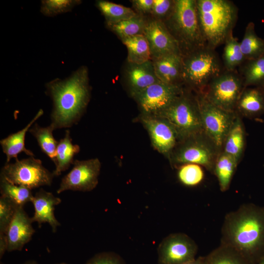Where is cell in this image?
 <instances>
[{
    "label": "cell",
    "instance_id": "cell-1",
    "mask_svg": "<svg viewBox=\"0 0 264 264\" xmlns=\"http://www.w3.org/2000/svg\"><path fill=\"white\" fill-rule=\"evenodd\" d=\"M53 101L50 125L54 130L76 124L90 99L88 68L82 66L65 79L56 78L46 84Z\"/></svg>",
    "mask_w": 264,
    "mask_h": 264
},
{
    "label": "cell",
    "instance_id": "cell-2",
    "mask_svg": "<svg viewBox=\"0 0 264 264\" xmlns=\"http://www.w3.org/2000/svg\"><path fill=\"white\" fill-rule=\"evenodd\" d=\"M220 244L252 263L254 255L264 244V213L243 204L227 214L222 225Z\"/></svg>",
    "mask_w": 264,
    "mask_h": 264
},
{
    "label": "cell",
    "instance_id": "cell-3",
    "mask_svg": "<svg viewBox=\"0 0 264 264\" xmlns=\"http://www.w3.org/2000/svg\"><path fill=\"white\" fill-rule=\"evenodd\" d=\"M200 26L206 45L215 48L233 33L238 9L228 0H196Z\"/></svg>",
    "mask_w": 264,
    "mask_h": 264
},
{
    "label": "cell",
    "instance_id": "cell-4",
    "mask_svg": "<svg viewBox=\"0 0 264 264\" xmlns=\"http://www.w3.org/2000/svg\"><path fill=\"white\" fill-rule=\"evenodd\" d=\"M164 23L177 41L182 55L207 46L196 0H175L173 11Z\"/></svg>",
    "mask_w": 264,
    "mask_h": 264
},
{
    "label": "cell",
    "instance_id": "cell-5",
    "mask_svg": "<svg viewBox=\"0 0 264 264\" xmlns=\"http://www.w3.org/2000/svg\"><path fill=\"white\" fill-rule=\"evenodd\" d=\"M181 79L196 93H201L215 77L224 70L215 51L207 46L182 55Z\"/></svg>",
    "mask_w": 264,
    "mask_h": 264
},
{
    "label": "cell",
    "instance_id": "cell-6",
    "mask_svg": "<svg viewBox=\"0 0 264 264\" xmlns=\"http://www.w3.org/2000/svg\"><path fill=\"white\" fill-rule=\"evenodd\" d=\"M154 115L165 119L172 125L179 141L203 132L197 96L184 89L170 106Z\"/></svg>",
    "mask_w": 264,
    "mask_h": 264
},
{
    "label": "cell",
    "instance_id": "cell-7",
    "mask_svg": "<svg viewBox=\"0 0 264 264\" xmlns=\"http://www.w3.org/2000/svg\"><path fill=\"white\" fill-rule=\"evenodd\" d=\"M220 153L202 132L179 141L169 156L171 162L175 165L196 164L213 172Z\"/></svg>",
    "mask_w": 264,
    "mask_h": 264
},
{
    "label": "cell",
    "instance_id": "cell-8",
    "mask_svg": "<svg viewBox=\"0 0 264 264\" xmlns=\"http://www.w3.org/2000/svg\"><path fill=\"white\" fill-rule=\"evenodd\" d=\"M0 176L15 184L31 190L51 185L54 176L53 173L44 167L40 159L34 156L21 160L17 158L14 163H5Z\"/></svg>",
    "mask_w": 264,
    "mask_h": 264
},
{
    "label": "cell",
    "instance_id": "cell-9",
    "mask_svg": "<svg viewBox=\"0 0 264 264\" xmlns=\"http://www.w3.org/2000/svg\"><path fill=\"white\" fill-rule=\"evenodd\" d=\"M244 88L242 77L236 70H224L213 79L202 92L215 106L229 112H235L239 97Z\"/></svg>",
    "mask_w": 264,
    "mask_h": 264
},
{
    "label": "cell",
    "instance_id": "cell-10",
    "mask_svg": "<svg viewBox=\"0 0 264 264\" xmlns=\"http://www.w3.org/2000/svg\"><path fill=\"white\" fill-rule=\"evenodd\" d=\"M203 131L221 152L225 138L237 115L215 106L201 93H196Z\"/></svg>",
    "mask_w": 264,
    "mask_h": 264
},
{
    "label": "cell",
    "instance_id": "cell-11",
    "mask_svg": "<svg viewBox=\"0 0 264 264\" xmlns=\"http://www.w3.org/2000/svg\"><path fill=\"white\" fill-rule=\"evenodd\" d=\"M195 242L186 234L175 233L164 238L157 247L158 264H185L195 260Z\"/></svg>",
    "mask_w": 264,
    "mask_h": 264
},
{
    "label": "cell",
    "instance_id": "cell-12",
    "mask_svg": "<svg viewBox=\"0 0 264 264\" xmlns=\"http://www.w3.org/2000/svg\"><path fill=\"white\" fill-rule=\"evenodd\" d=\"M73 165L71 171L62 178L58 194L67 190L89 192L97 186L101 170L98 158L75 160Z\"/></svg>",
    "mask_w": 264,
    "mask_h": 264
},
{
    "label": "cell",
    "instance_id": "cell-13",
    "mask_svg": "<svg viewBox=\"0 0 264 264\" xmlns=\"http://www.w3.org/2000/svg\"><path fill=\"white\" fill-rule=\"evenodd\" d=\"M183 90L182 86L166 84L159 81L135 97L143 113L157 115L170 106Z\"/></svg>",
    "mask_w": 264,
    "mask_h": 264
},
{
    "label": "cell",
    "instance_id": "cell-14",
    "mask_svg": "<svg viewBox=\"0 0 264 264\" xmlns=\"http://www.w3.org/2000/svg\"><path fill=\"white\" fill-rule=\"evenodd\" d=\"M140 120L149 134L154 149L169 156L179 142L178 134L172 125L162 117L143 113Z\"/></svg>",
    "mask_w": 264,
    "mask_h": 264
},
{
    "label": "cell",
    "instance_id": "cell-15",
    "mask_svg": "<svg viewBox=\"0 0 264 264\" xmlns=\"http://www.w3.org/2000/svg\"><path fill=\"white\" fill-rule=\"evenodd\" d=\"M143 34L149 43L152 60L168 54H181L177 41L163 21L148 22Z\"/></svg>",
    "mask_w": 264,
    "mask_h": 264
},
{
    "label": "cell",
    "instance_id": "cell-16",
    "mask_svg": "<svg viewBox=\"0 0 264 264\" xmlns=\"http://www.w3.org/2000/svg\"><path fill=\"white\" fill-rule=\"evenodd\" d=\"M32 223L23 208L18 207L6 233L8 252L22 250L31 240L35 233Z\"/></svg>",
    "mask_w": 264,
    "mask_h": 264
},
{
    "label": "cell",
    "instance_id": "cell-17",
    "mask_svg": "<svg viewBox=\"0 0 264 264\" xmlns=\"http://www.w3.org/2000/svg\"><path fill=\"white\" fill-rule=\"evenodd\" d=\"M61 201L60 198L41 188L34 195L31 202L35 210L34 216L31 218L32 222H38L39 226L43 223H48L52 231L55 232L61 224L55 217V206Z\"/></svg>",
    "mask_w": 264,
    "mask_h": 264
},
{
    "label": "cell",
    "instance_id": "cell-18",
    "mask_svg": "<svg viewBox=\"0 0 264 264\" xmlns=\"http://www.w3.org/2000/svg\"><path fill=\"white\" fill-rule=\"evenodd\" d=\"M129 64L126 77L132 96L135 97L159 81L155 74L152 60L140 64Z\"/></svg>",
    "mask_w": 264,
    "mask_h": 264
},
{
    "label": "cell",
    "instance_id": "cell-19",
    "mask_svg": "<svg viewBox=\"0 0 264 264\" xmlns=\"http://www.w3.org/2000/svg\"><path fill=\"white\" fill-rule=\"evenodd\" d=\"M182 54L171 53L153 60L155 74L163 83L182 86Z\"/></svg>",
    "mask_w": 264,
    "mask_h": 264
},
{
    "label": "cell",
    "instance_id": "cell-20",
    "mask_svg": "<svg viewBox=\"0 0 264 264\" xmlns=\"http://www.w3.org/2000/svg\"><path fill=\"white\" fill-rule=\"evenodd\" d=\"M235 112L249 118L264 113V96L261 87L244 88L238 101Z\"/></svg>",
    "mask_w": 264,
    "mask_h": 264
},
{
    "label": "cell",
    "instance_id": "cell-21",
    "mask_svg": "<svg viewBox=\"0 0 264 264\" xmlns=\"http://www.w3.org/2000/svg\"><path fill=\"white\" fill-rule=\"evenodd\" d=\"M43 110H40L31 121L22 129L18 132L9 135L0 141L2 150L6 156V163L10 162L11 159H17L18 154L24 152L30 156H34V154L25 147V137L27 131L43 114Z\"/></svg>",
    "mask_w": 264,
    "mask_h": 264
},
{
    "label": "cell",
    "instance_id": "cell-22",
    "mask_svg": "<svg viewBox=\"0 0 264 264\" xmlns=\"http://www.w3.org/2000/svg\"><path fill=\"white\" fill-rule=\"evenodd\" d=\"M80 150L78 145L72 143L69 130H66L65 136L58 141L57 145L54 163L56 168L53 172L54 176H59L62 172L67 170L74 161V155Z\"/></svg>",
    "mask_w": 264,
    "mask_h": 264
},
{
    "label": "cell",
    "instance_id": "cell-23",
    "mask_svg": "<svg viewBox=\"0 0 264 264\" xmlns=\"http://www.w3.org/2000/svg\"><path fill=\"white\" fill-rule=\"evenodd\" d=\"M244 127L240 115L237 114L225 138L222 151L233 156L239 163L244 152Z\"/></svg>",
    "mask_w": 264,
    "mask_h": 264
},
{
    "label": "cell",
    "instance_id": "cell-24",
    "mask_svg": "<svg viewBox=\"0 0 264 264\" xmlns=\"http://www.w3.org/2000/svg\"><path fill=\"white\" fill-rule=\"evenodd\" d=\"M122 41L127 49L129 63L140 64L152 60L149 43L144 34L129 37Z\"/></svg>",
    "mask_w": 264,
    "mask_h": 264
},
{
    "label": "cell",
    "instance_id": "cell-25",
    "mask_svg": "<svg viewBox=\"0 0 264 264\" xmlns=\"http://www.w3.org/2000/svg\"><path fill=\"white\" fill-rule=\"evenodd\" d=\"M239 163L231 155L221 152L215 164L213 173L217 176L220 190L226 191L234 175Z\"/></svg>",
    "mask_w": 264,
    "mask_h": 264
},
{
    "label": "cell",
    "instance_id": "cell-26",
    "mask_svg": "<svg viewBox=\"0 0 264 264\" xmlns=\"http://www.w3.org/2000/svg\"><path fill=\"white\" fill-rule=\"evenodd\" d=\"M240 44L245 61L255 59L264 55V40L257 35L253 22L247 24Z\"/></svg>",
    "mask_w": 264,
    "mask_h": 264
},
{
    "label": "cell",
    "instance_id": "cell-27",
    "mask_svg": "<svg viewBox=\"0 0 264 264\" xmlns=\"http://www.w3.org/2000/svg\"><path fill=\"white\" fill-rule=\"evenodd\" d=\"M240 75L244 88L261 87L264 84V55L255 59L245 61L241 66Z\"/></svg>",
    "mask_w": 264,
    "mask_h": 264
},
{
    "label": "cell",
    "instance_id": "cell-28",
    "mask_svg": "<svg viewBox=\"0 0 264 264\" xmlns=\"http://www.w3.org/2000/svg\"><path fill=\"white\" fill-rule=\"evenodd\" d=\"M148 22L144 17L137 14L134 17L113 23H107L108 27L121 40L137 35L143 34Z\"/></svg>",
    "mask_w": 264,
    "mask_h": 264
},
{
    "label": "cell",
    "instance_id": "cell-29",
    "mask_svg": "<svg viewBox=\"0 0 264 264\" xmlns=\"http://www.w3.org/2000/svg\"><path fill=\"white\" fill-rule=\"evenodd\" d=\"M54 130L50 125L46 127H42L35 123L29 132L36 138L42 151L55 163L58 141L54 137Z\"/></svg>",
    "mask_w": 264,
    "mask_h": 264
},
{
    "label": "cell",
    "instance_id": "cell-30",
    "mask_svg": "<svg viewBox=\"0 0 264 264\" xmlns=\"http://www.w3.org/2000/svg\"><path fill=\"white\" fill-rule=\"evenodd\" d=\"M0 191L1 196L7 198L19 207H23L26 203L32 202L34 197L31 189L15 184L1 176L0 177Z\"/></svg>",
    "mask_w": 264,
    "mask_h": 264
},
{
    "label": "cell",
    "instance_id": "cell-31",
    "mask_svg": "<svg viewBox=\"0 0 264 264\" xmlns=\"http://www.w3.org/2000/svg\"><path fill=\"white\" fill-rule=\"evenodd\" d=\"M205 258V264H252L236 250L221 244Z\"/></svg>",
    "mask_w": 264,
    "mask_h": 264
},
{
    "label": "cell",
    "instance_id": "cell-32",
    "mask_svg": "<svg viewBox=\"0 0 264 264\" xmlns=\"http://www.w3.org/2000/svg\"><path fill=\"white\" fill-rule=\"evenodd\" d=\"M223 49L222 59L225 70L235 71L245 61L242 52L240 44L232 33L226 39Z\"/></svg>",
    "mask_w": 264,
    "mask_h": 264
},
{
    "label": "cell",
    "instance_id": "cell-33",
    "mask_svg": "<svg viewBox=\"0 0 264 264\" xmlns=\"http://www.w3.org/2000/svg\"><path fill=\"white\" fill-rule=\"evenodd\" d=\"M96 6L106 20L113 23L131 19L137 15L131 8L106 0H98Z\"/></svg>",
    "mask_w": 264,
    "mask_h": 264
},
{
    "label": "cell",
    "instance_id": "cell-34",
    "mask_svg": "<svg viewBox=\"0 0 264 264\" xmlns=\"http://www.w3.org/2000/svg\"><path fill=\"white\" fill-rule=\"evenodd\" d=\"M81 2L79 0H44L41 1V12L47 17L70 11Z\"/></svg>",
    "mask_w": 264,
    "mask_h": 264
},
{
    "label": "cell",
    "instance_id": "cell-35",
    "mask_svg": "<svg viewBox=\"0 0 264 264\" xmlns=\"http://www.w3.org/2000/svg\"><path fill=\"white\" fill-rule=\"evenodd\" d=\"M177 176L179 181L188 186H195L203 179L204 172L201 166L193 163L185 164L179 167Z\"/></svg>",
    "mask_w": 264,
    "mask_h": 264
},
{
    "label": "cell",
    "instance_id": "cell-36",
    "mask_svg": "<svg viewBox=\"0 0 264 264\" xmlns=\"http://www.w3.org/2000/svg\"><path fill=\"white\" fill-rule=\"evenodd\" d=\"M19 207L10 200L2 196L0 197V235L6 233L17 209Z\"/></svg>",
    "mask_w": 264,
    "mask_h": 264
},
{
    "label": "cell",
    "instance_id": "cell-37",
    "mask_svg": "<svg viewBox=\"0 0 264 264\" xmlns=\"http://www.w3.org/2000/svg\"><path fill=\"white\" fill-rule=\"evenodd\" d=\"M84 264H126V263L118 254L112 251H104L95 254Z\"/></svg>",
    "mask_w": 264,
    "mask_h": 264
},
{
    "label": "cell",
    "instance_id": "cell-38",
    "mask_svg": "<svg viewBox=\"0 0 264 264\" xmlns=\"http://www.w3.org/2000/svg\"><path fill=\"white\" fill-rule=\"evenodd\" d=\"M175 4V0H153V5L151 13L155 19L166 20L171 14Z\"/></svg>",
    "mask_w": 264,
    "mask_h": 264
},
{
    "label": "cell",
    "instance_id": "cell-39",
    "mask_svg": "<svg viewBox=\"0 0 264 264\" xmlns=\"http://www.w3.org/2000/svg\"><path fill=\"white\" fill-rule=\"evenodd\" d=\"M132 1L135 9L141 14L151 13L153 0H133Z\"/></svg>",
    "mask_w": 264,
    "mask_h": 264
},
{
    "label": "cell",
    "instance_id": "cell-40",
    "mask_svg": "<svg viewBox=\"0 0 264 264\" xmlns=\"http://www.w3.org/2000/svg\"><path fill=\"white\" fill-rule=\"evenodd\" d=\"M185 264H205V257H199L195 260Z\"/></svg>",
    "mask_w": 264,
    "mask_h": 264
},
{
    "label": "cell",
    "instance_id": "cell-41",
    "mask_svg": "<svg viewBox=\"0 0 264 264\" xmlns=\"http://www.w3.org/2000/svg\"><path fill=\"white\" fill-rule=\"evenodd\" d=\"M20 264H39L37 261L35 260H30L26 261Z\"/></svg>",
    "mask_w": 264,
    "mask_h": 264
},
{
    "label": "cell",
    "instance_id": "cell-42",
    "mask_svg": "<svg viewBox=\"0 0 264 264\" xmlns=\"http://www.w3.org/2000/svg\"><path fill=\"white\" fill-rule=\"evenodd\" d=\"M259 264H264V257L261 259Z\"/></svg>",
    "mask_w": 264,
    "mask_h": 264
},
{
    "label": "cell",
    "instance_id": "cell-43",
    "mask_svg": "<svg viewBox=\"0 0 264 264\" xmlns=\"http://www.w3.org/2000/svg\"><path fill=\"white\" fill-rule=\"evenodd\" d=\"M261 88L262 89V90L264 96V84L262 87H261Z\"/></svg>",
    "mask_w": 264,
    "mask_h": 264
},
{
    "label": "cell",
    "instance_id": "cell-44",
    "mask_svg": "<svg viewBox=\"0 0 264 264\" xmlns=\"http://www.w3.org/2000/svg\"><path fill=\"white\" fill-rule=\"evenodd\" d=\"M58 264H68L65 263H62Z\"/></svg>",
    "mask_w": 264,
    "mask_h": 264
},
{
    "label": "cell",
    "instance_id": "cell-45",
    "mask_svg": "<svg viewBox=\"0 0 264 264\" xmlns=\"http://www.w3.org/2000/svg\"><path fill=\"white\" fill-rule=\"evenodd\" d=\"M0 264H4L3 263H2V262H1L0 263Z\"/></svg>",
    "mask_w": 264,
    "mask_h": 264
}]
</instances>
